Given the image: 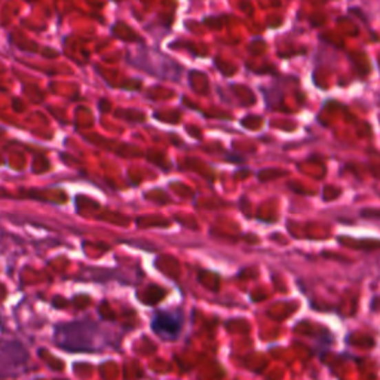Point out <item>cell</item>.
Masks as SVG:
<instances>
[{"instance_id": "obj_3", "label": "cell", "mask_w": 380, "mask_h": 380, "mask_svg": "<svg viewBox=\"0 0 380 380\" xmlns=\"http://www.w3.org/2000/svg\"><path fill=\"white\" fill-rule=\"evenodd\" d=\"M151 328L159 337L165 340H173L182 331V319L169 312H159L151 321Z\"/></svg>"}, {"instance_id": "obj_2", "label": "cell", "mask_w": 380, "mask_h": 380, "mask_svg": "<svg viewBox=\"0 0 380 380\" xmlns=\"http://www.w3.org/2000/svg\"><path fill=\"white\" fill-rule=\"evenodd\" d=\"M27 349L17 340H0V377L20 376L28 366Z\"/></svg>"}, {"instance_id": "obj_1", "label": "cell", "mask_w": 380, "mask_h": 380, "mask_svg": "<svg viewBox=\"0 0 380 380\" xmlns=\"http://www.w3.org/2000/svg\"><path fill=\"white\" fill-rule=\"evenodd\" d=\"M112 337L103 326L92 321H76L56 327L54 341L70 352H95L107 345Z\"/></svg>"}]
</instances>
